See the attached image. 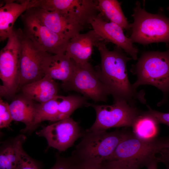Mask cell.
<instances>
[{"label":"cell","instance_id":"obj_1","mask_svg":"<svg viewBox=\"0 0 169 169\" xmlns=\"http://www.w3.org/2000/svg\"><path fill=\"white\" fill-rule=\"evenodd\" d=\"M95 47L101 57L100 66L96 68L98 75L114 100H125L133 105L137 101L145 103L144 92L137 91L128 78L126 65L132 59L116 46L113 50H109L104 40L99 41Z\"/></svg>","mask_w":169,"mask_h":169},{"label":"cell","instance_id":"obj_2","mask_svg":"<svg viewBox=\"0 0 169 169\" xmlns=\"http://www.w3.org/2000/svg\"><path fill=\"white\" fill-rule=\"evenodd\" d=\"M126 128L110 132L86 131L71 156L100 164L108 160L121 141L133 133Z\"/></svg>","mask_w":169,"mask_h":169},{"label":"cell","instance_id":"obj_3","mask_svg":"<svg viewBox=\"0 0 169 169\" xmlns=\"http://www.w3.org/2000/svg\"><path fill=\"white\" fill-rule=\"evenodd\" d=\"M131 71L136 77L132 84L134 89L150 85L161 90L165 98L169 95V49L144 52L132 65Z\"/></svg>","mask_w":169,"mask_h":169},{"label":"cell","instance_id":"obj_4","mask_svg":"<svg viewBox=\"0 0 169 169\" xmlns=\"http://www.w3.org/2000/svg\"><path fill=\"white\" fill-rule=\"evenodd\" d=\"M130 23L131 33L129 37L133 43L144 45L153 43L169 44V17L161 12L156 14L147 12L138 1L136 3Z\"/></svg>","mask_w":169,"mask_h":169},{"label":"cell","instance_id":"obj_5","mask_svg":"<svg viewBox=\"0 0 169 169\" xmlns=\"http://www.w3.org/2000/svg\"><path fill=\"white\" fill-rule=\"evenodd\" d=\"M22 30H13L6 45L0 51V94L12 97L18 89L19 63Z\"/></svg>","mask_w":169,"mask_h":169},{"label":"cell","instance_id":"obj_6","mask_svg":"<svg viewBox=\"0 0 169 169\" xmlns=\"http://www.w3.org/2000/svg\"><path fill=\"white\" fill-rule=\"evenodd\" d=\"M96 114L95 120L86 131H106L115 127H131L136 119L142 112L134 105L122 100H114L110 105H99L88 103Z\"/></svg>","mask_w":169,"mask_h":169},{"label":"cell","instance_id":"obj_7","mask_svg":"<svg viewBox=\"0 0 169 169\" xmlns=\"http://www.w3.org/2000/svg\"><path fill=\"white\" fill-rule=\"evenodd\" d=\"M25 36L38 48L51 54H65L69 40L51 31L43 24L30 9L21 15Z\"/></svg>","mask_w":169,"mask_h":169},{"label":"cell","instance_id":"obj_8","mask_svg":"<svg viewBox=\"0 0 169 169\" xmlns=\"http://www.w3.org/2000/svg\"><path fill=\"white\" fill-rule=\"evenodd\" d=\"M160 138L149 141L140 139L132 133L117 146L107 161L123 160L134 163L141 168L157 160Z\"/></svg>","mask_w":169,"mask_h":169},{"label":"cell","instance_id":"obj_9","mask_svg":"<svg viewBox=\"0 0 169 169\" xmlns=\"http://www.w3.org/2000/svg\"><path fill=\"white\" fill-rule=\"evenodd\" d=\"M74 62L72 75L64 86L95 102H106L110 93L99 77L96 68L89 62L81 64Z\"/></svg>","mask_w":169,"mask_h":169},{"label":"cell","instance_id":"obj_10","mask_svg":"<svg viewBox=\"0 0 169 169\" xmlns=\"http://www.w3.org/2000/svg\"><path fill=\"white\" fill-rule=\"evenodd\" d=\"M48 54L34 44L23 32L19 63L18 89L23 85L39 80L44 76L42 66L43 60Z\"/></svg>","mask_w":169,"mask_h":169},{"label":"cell","instance_id":"obj_11","mask_svg":"<svg viewBox=\"0 0 169 169\" xmlns=\"http://www.w3.org/2000/svg\"><path fill=\"white\" fill-rule=\"evenodd\" d=\"M36 134L44 137L49 147L59 151L72 146L83 135L78 123L70 117L44 127Z\"/></svg>","mask_w":169,"mask_h":169},{"label":"cell","instance_id":"obj_12","mask_svg":"<svg viewBox=\"0 0 169 169\" xmlns=\"http://www.w3.org/2000/svg\"><path fill=\"white\" fill-rule=\"evenodd\" d=\"M96 33L105 41L112 43L121 48L132 59L136 60L138 49L135 47L129 38L125 35L123 29L114 23L108 22L100 13L90 23Z\"/></svg>","mask_w":169,"mask_h":169},{"label":"cell","instance_id":"obj_13","mask_svg":"<svg viewBox=\"0 0 169 169\" xmlns=\"http://www.w3.org/2000/svg\"><path fill=\"white\" fill-rule=\"evenodd\" d=\"M30 9L43 24L67 40H69L80 33L84 28L68 16L59 12L48 11L39 8Z\"/></svg>","mask_w":169,"mask_h":169},{"label":"cell","instance_id":"obj_14","mask_svg":"<svg viewBox=\"0 0 169 169\" xmlns=\"http://www.w3.org/2000/svg\"><path fill=\"white\" fill-rule=\"evenodd\" d=\"M0 8V39H8L12 33L17 18L27 10L36 7V0H6Z\"/></svg>","mask_w":169,"mask_h":169},{"label":"cell","instance_id":"obj_15","mask_svg":"<svg viewBox=\"0 0 169 169\" xmlns=\"http://www.w3.org/2000/svg\"><path fill=\"white\" fill-rule=\"evenodd\" d=\"M103 40L93 29L79 33L69 41L65 54L76 63L84 64L89 62L94 46Z\"/></svg>","mask_w":169,"mask_h":169},{"label":"cell","instance_id":"obj_16","mask_svg":"<svg viewBox=\"0 0 169 169\" xmlns=\"http://www.w3.org/2000/svg\"><path fill=\"white\" fill-rule=\"evenodd\" d=\"M74 67V61L65 54L48 53L44 58L42 66L44 76L54 80H61L63 84L70 79Z\"/></svg>","mask_w":169,"mask_h":169},{"label":"cell","instance_id":"obj_17","mask_svg":"<svg viewBox=\"0 0 169 169\" xmlns=\"http://www.w3.org/2000/svg\"><path fill=\"white\" fill-rule=\"evenodd\" d=\"M20 89L25 97L42 103L56 96L59 88L55 80L44 76L39 80L23 85Z\"/></svg>","mask_w":169,"mask_h":169},{"label":"cell","instance_id":"obj_18","mask_svg":"<svg viewBox=\"0 0 169 169\" xmlns=\"http://www.w3.org/2000/svg\"><path fill=\"white\" fill-rule=\"evenodd\" d=\"M26 136L20 134L2 143L0 150V169H15Z\"/></svg>","mask_w":169,"mask_h":169},{"label":"cell","instance_id":"obj_19","mask_svg":"<svg viewBox=\"0 0 169 169\" xmlns=\"http://www.w3.org/2000/svg\"><path fill=\"white\" fill-rule=\"evenodd\" d=\"M13 120L25 124V127L21 130L24 133L33 125L36 112V104L24 95L14 99L9 104Z\"/></svg>","mask_w":169,"mask_h":169},{"label":"cell","instance_id":"obj_20","mask_svg":"<svg viewBox=\"0 0 169 169\" xmlns=\"http://www.w3.org/2000/svg\"><path fill=\"white\" fill-rule=\"evenodd\" d=\"M97 6L100 13L110 22L116 23L123 29L128 30L130 23L116 0H98Z\"/></svg>","mask_w":169,"mask_h":169},{"label":"cell","instance_id":"obj_21","mask_svg":"<svg viewBox=\"0 0 169 169\" xmlns=\"http://www.w3.org/2000/svg\"><path fill=\"white\" fill-rule=\"evenodd\" d=\"M57 95L45 102L36 104V112L33 123L23 133L32 132L43 121L48 120L55 122L59 120Z\"/></svg>","mask_w":169,"mask_h":169},{"label":"cell","instance_id":"obj_22","mask_svg":"<svg viewBox=\"0 0 169 169\" xmlns=\"http://www.w3.org/2000/svg\"><path fill=\"white\" fill-rule=\"evenodd\" d=\"M158 125L153 118L145 112H142L131 126L132 133L141 140H152L156 138L158 132Z\"/></svg>","mask_w":169,"mask_h":169},{"label":"cell","instance_id":"obj_23","mask_svg":"<svg viewBox=\"0 0 169 169\" xmlns=\"http://www.w3.org/2000/svg\"><path fill=\"white\" fill-rule=\"evenodd\" d=\"M59 120L70 117L77 109L84 105L87 106V98L78 95L67 96L57 95Z\"/></svg>","mask_w":169,"mask_h":169},{"label":"cell","instance_id":"obj_24","mask_svg":"<svg viewBox=\"0 0 169 169\" xmlns=\"http://www.w3.org/2000/svg\"><path fill=\"white\" fill-rule=\"evenodd\" d=\"M41 163L31 157L23 149L15 169H41Z\"/></svg>","mask_w":169,"mask_h":169},{"label":"cell","instance_id":"obj_25","mask_svg":"<svg viewBox=\"0 0 169 169\" xmlns=\"http://www.w3.org/2000/svg\"><path fill=\"white\" fill-rule=\"evenodd\" d=\"M101 169H140L137 165L123 160L105 161L100 164Z\"/></svg>","mask_w":169,"mask_h":169},{"label":"cell","instance_id":"obj_26","mask_svg":"<svg viewBox=\"0 0 169 169\" xmlns=\"http://www.w3.org/2000/svg\"><path fill=\"white\" fill-rule=\"evenodd\" d=\"M13 120L9 108V104L0 100V128H6Z\"/></svg>","mask_w":169,"mask_h":169},{"label":"cell","instance_id":"obj_27","mask_svg":"<svg viewBox=\"0 0 169 169\" xmlns=\"http://www.w3.org/2000/svg\"><path fill=\"white\" fill-rule=\"evenodd\" d=\"M56 158L55 164L49 169H73L74 160L71 156L65 157L57 154Z\"/></svg>","mask_w":169,"mask_h":169},{"label":"cell","instance_id":"obj_28","mask_svg":"<svg viewBox=\"0 0 169 169\" xmlns=\"http://www.w3.org/2000/svg\"><path fill=\"white\" fill-rule=\"evenodd\" d=\"M71 156L74 160L73 169H101L100 164L77 159Z\"/></svg>","mask_w":169,"mask_h":169},{"label":"cell","instance_id":"obj_29","mask_svg":"<svg viewBox=\"0 0 169 169\" xmlns=\"http://www.w3.org/2000/svg\"><path fill=\"white\" fill-rule=\"evenodd\" d=\"M158 154L159 155L157 156V159L158 162L169 163V148H160Z\"/></svg>","mask_w":169,"mask_h":169},{"label":"cell","instance_id":"obj_30","mask_svg":"<svg viewBox=\"0 0 169 169\" xmlns=\"http://www.w3.org/2000/svg\"><path fill=\"white\" fill-rule=\"evenodd\" d=\"M161 147L169 148V136L167 137L161 138Z\"/></svg>","mask_w":169,"mask_h":169},{"label":"cell","instance_id":"obj_31","mask_svg":"<svg viewBox=\"0 0 169 169\" xmlns=\"http://www.w3.org/2000/svg\"><path fill=\"white\" fill-rule=\"evenodd\" d=\"M158 162L157 160H153L149 163L146 167L147 169H157Z\"/></svg>","mask_w":169,"mask_h":169},{"label":"cell","instance_id":"obj_32","mask_svg":"<svg viewBox=\"0 0 169 169\" xmlns=\"http://www.w3.org/2000/svg\"><path fill=\"white\" fill-rule=\"evenodd\" d=\"M166 166V169H169V163H166L164 164Z\"/></svg>","mask_w":169,"mask_h":169},{"label":"cell","instance_id":"obj_33","mask_svg":"<svg viewBox=\"0 0 169 169\" xmlns=\"http://www.w3.org/2000/svg\"><path fill=\"white\" fill-rule=\"evenodd\" d=\"M166 9L169 10V7H168L167 8H166Z\"/></svg>","mask_w":169,"mask_h":169}]
</instances>
